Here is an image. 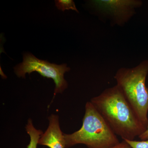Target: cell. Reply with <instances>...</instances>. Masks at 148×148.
I'll list each match as a JSON object with an SVG mask.
<instances>
[{
    "mask_svg": "<svg viewBox=\"0 0 148 148\" xmlns=\"http://www.w3.org/2000/svg\"><path fill=\"white\" fill-rule=\"evenodd\" d=\"M90 101L123 140H134L147 129L116 85L106 88Z\"/></svg>",
    "mask_w": 148,
    "mask_h": 148,
    "instance_id": "6da1fadb",
    "label": "cell"
},
{
    "mask_svg": "<svg viewBox=\"0 0 148 148\" xmlns=\"http://www.w3.org/2000/svg\"><path fill=\"white\" fill-rule=\"evenodd\" d=\"M81 127L71 134L64 133L66 148L82 144L88 148H109L120 142L117 135L90 101L85 105Z\"/></svg>",
    "mask_w": 148,
    "mask_h": 148,
    "instance_id": "7a4b0ae2",
    "label": "cell"
},
{
    "mask_svg": "<svg viewBox=\"0 0 148 148\" xmlns=\"http://www.w3.org/2000/svg\"><path fill=\"white\" fill-rule=\"evenodd\" d=\"M148 60L132 68H120L114 78L116 85L135 112L140 121L148 126Z\"/></svg>",
    "mask_w": 148,
    "mask_h": 148,
    "instance_id": "3957f363",
    "label": "cell"
},
{
    "mask_svg": "<svg viewBox=\"0 0 148 148\" xmlns=\"http://www.w3.org/2000/svg\"><path fill=\"white\" fill-rule=\"evenodd\" d=\"M71 70L66 64L57 65L37 58L32 53H25L22 63L14 68V72L18 77L26 78V75L37 72L42 77L52 79L55 84L53 99L57 93H62L68 88V83L64 78V74Z\"/></svg>",
    "mask_w": 148,
    "mask_h": 148,
    "instance_id": "277c9868",
    "label": "cell"
},
{
    "mask_svg": "<svg viewBox=\"0 0 148 148\" xmlns=\"http://www.w3.org/2000/svg\"><path fill=\"white\" fill-rule=\"evenodd\" d=\"M92 5L112 23L124 25L135 14V9L142 2L138 0H98L91 1Z\"/></svg>",
    "mask_w": 148,
    "mask_h": 148,
    "instance_id": "5b68a950",
    "label": "cell"
},
{
    "mask_svg": "<svg viewBox=\"0 0 148 148\" xmlns=\"http://www.w3.org/2000/svg\"><path fill=\"white\" fill-rule=\"evenodd\" d=\"M48 119L49 121L48 126L41 136L38 145L49 148H66L64 133L60 128L59 116L51 114Z\"/></svg>",
    "mask_w": 148,
    "mask_h": 148,
    "instance_id": "8992f818",
    "label": "cell"
},
{
    "mask_svg": "<svg viewBox=\"0 0 148 148\" xmlns=\"http://www.w3.org/2000/svg\"><path fill=\"white\" fill-rule=\"evenodd\" d=\"M25 129L30 138V143L27 146V148H37L39 140L43 132L41 130L37 129L34 127L31 119H28Z\"/></svg>",
    "mask_w": 148,
    "mask_h": 148,
    "instance_id": "52a82bcc",
    "label": "cell"
},
{
    "mask_svg": "<svg viewBox=\"0 0 148 148\" xmlns=\"http://www.w3.org/2000/svg\"><path fill=\"white\" fill-rule=\"evenodd\" d=\"M56 6L58 9L64 11L66 10L75 11L79 13V11L77 9L75 3L72 0H57L55 1Z\"/></svg>",
    "mask_w": 148,
    "mask_h": 148,
    "instance_id": "ba28073f",
    "label": "cell"
},
{
    "mask_svg": "<svg viewBox=\"0 0 148 148\" xmlns=\"http://www.w3.org/2000/svg\"><path fill=\"white\" fill-rule=\"evenodd\" d=\"M125 141L132 148H148V140L141 141L125 140Z\"/></svg>",
    "mask_w": 148,
    "mask_h": 148,
    "instance_id": "9c48e42d",
    "label": "cell"
},
{
    "mask_svg": "<svg viewBox=\"0 0 148 148\" xmlns=\"http://www.w3.org/2000/svg\"><path fill=\"white\" fill-rule=\"evenodd\" d=\"M109 148H132L130 147L129 144L125 142V140H123L122 142L120 143L119 144L113 146V147H111Z\"/></svg>",
    "mask_w": 148,
    "mask_h": 148,
    "instance_id": "30bf717a",
    "label": "cell"
},
{
    "mask_svg": "<svg viewBox=\"0 0 148 148\" xmlns=\"http://www.w3.org/2000/svg\"><path fill=\"white\" fill-rule=\"evenodd\" d=\"M139 138L141 140H148V126L147 129L142 135L139 136Z\"/></svg>",
    "mask_w": 148,
    "mask_h": 148,
    "instance_id": "8fae6325",
    "label": "cell"
}]
</instances>
